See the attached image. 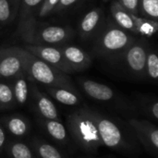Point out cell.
<instances>
[{
  "instance_id": "obj_1",
  "label": "cell",
  "mask_w": 158,
  "mask_h": 158,
  "mask_svg": "<svg viewBox=\"0 0 158 158\" xmlns=\"http://www.w3.org/2000/svg\"><path fill=\"white\" fill-rule=\"evenodd\" d=\"M69 134L83 151L95 153L103 146L97 124V111L89 107L79 108L67 117Z\"/></svg>"
},
{
  "instance_id": "obj_2",
  "label": "cell",
  "mask_w": 158,
  "mask_h": 158,
  "mask_svg": "<svg viewBox=\"0 0 158 158\" xmlns=\"http://www.w3.org/2000/svg\"><path fill=\"white\" fill-rule=\"evenodd\" d=\"M24 72L34 81L46 87H62L76 90L68 74L52 67L24 48H21Z\"/></svg>"
},
{
  "instance_id": "obj_3",
  "label": "cell",
  "mask_w": 158,
  "mask_h": 158,
  "mask_svg": "<svg viewBox=\"0 0 158 158\" xmlns=\"http://www.w3.org/2000/svg\"><path fill=\"white\" fill-rule=\"evenodd\" d=\"M97 124L103 145L118 151H131L135 147V137L132 130L129 131L128 123L125 125L117 118L102 114L97 111Z\"/></svg>"
},
{
  "instance_id": "obj_4",
  "label": "cell",
  "mask_w": 158,
  "mask_h": 158,
  "mask_svg": "<svg viewBox=\"0 0 158 158\" xmlns=\"http://www.w3.org/2000/svg\"><path fill=\"white\" fill-rule=\"evenodd\" d=\"M134 38L129 31L121 29L116 23H109L100 30L95 40V51L97 54L119 57L133 42Z\"/></svg>"
},
{
  "instance_id": "obj_5",
  "label": "cell",
  "mask_w": 158,
  "mask_h": 158,
  "mask_svg": "<svg viewBox=\"0 0 158 158\" xmlns=\"http://www.w3.org/2000/svg\"><path fill=\"white\" fill-rule=\"evenodd\" d=\"M71 30L61 26H44L36 25L22 38L29 44L53 45L59 46L70 38Z\"/></svg>"
},
{
  "instance_id": "obj_6",
  "label": "cell",
  "mask_w": 158,
  "mask_h": 158,
  "mask_svg": "<svg viewBox=\"0 0 158 158\" xmlns=\"http://www.w3.org/2000/svg\"><path fill=\"white\" fill-rule=\"evenodd\" d=\"M148 45L142 40H133L121 56L127 69L135 77L143 78L146 76V57Z\"/></svg>"
},
{
  "instance_id": "obj_7",
  "label": "cell",
  "mask_w": 158,
  "mask_h": 158,
  "mask_svg": "<svg viewBox=\"0 0 158 158\" xmlns=\"http://www.w3.org/2000/svg\"><path fill=\"white\" fill-rule=\"evenodd\" d=\"M135 138L146 151L156 156L158 152V129L149 120L131 118L128 121Z\"/></svg>"
},
{
  "instance_id": "obj_8",
  "label": "cell",
  "mask_w": 158,
  "mask_h": 158,
  "mask_svg": "<svg viewBox=\"0 0 158 158\" xmlns=\"http://www.w3.org/2000/svg\"><path fill=\"white\" fill-rule=\"evenodd\" d=\"M24 72V62L20 47L0 49V79H14Z\"/></svg>"
},
{
  "instance_id": "obj_9",
  "label": "cell",
  "mask_w": 158,
  "mask_h": 158,
  "mask_svg": "<svg viewBox=\"0 0 158 158\" xmlns=\"http://www.w3.org/2000/svg\"><path fill=\"white\" fill-rule=\"evenodd\" d=\"M31 54L34 55L38 58L46 62L47 64L55 67L60 71L69 74L72 73L71 69L68 66L63 56V54L59 46L53 45H40V44H26L25 48Z\"/></svg>"
},
{
  "instance_id": "obj_10",
  "label": "cell",
  "mask_w": 158,
  "mask_h": 158,
  "mask_svg": "<svg viewBox=\"0 0 158 158\" xmlns=\"http://www.w3.org/2000/svg\"><path fill=\"white\" fill-rule=\"evenodd\" d=\"M43 2L44 0H20L18 30L22 37L36 25L35 17L38 16Z\"/></svg>"
},
{
  "instance_id": "obj_11",
  "label": "cell",
  "mask_w": 158,
  "mask_h": 158,
  "mask_svg": "<svg viewBox=\"0 0 158 158\" xmlns=\"http://www.w3.org/2000/svg\"><path fill=\"white\" fill-rule=\"evenodd\" d=\"M59 48L63 54L66 63L71 69L72 72L86 69L92 63V59L89 55L77 46L62 44L59 45Z\"/></svg>"
},
{
  "instance_id": "obj_12",
  "label": "cell",
  "mask_w": 158,
  "mask_h": 158,
  "mask_svg": "<svg viewBox=\"0 0 158 158\" xmlns=\"http://www.w3.org/2000/svg\"><path fill=\"white\" fill-rule=\"evenodd\" d=\"M104 14L101 8H94L87 12L81 19L79 26V32L82 39H89L97 33L101 28Z\"/></svg>"
},
{
  "instance_id": "obj_13",
  "label": "cell",
  "mask_w": 158,
  "mask_h": 158,
  "mask_svg": "<svg viewBox=\"0 0 158 158\" xmlns=\"http://www.w3.org/2000/svg\"><path fill=\"white\" fill-rule=\"evenodd\" d=\"M80 85L84 93L95 101L111 102L116 97L115 92L106 84L92 80H81Z\"/></svg>"
},
{
  "instance_id": "obj_14",
  "label": "cell",
  "mask_w": 158,
  "mask_h": 158,
  "mask_svg": "<svg viewBox=\"0 0 158 158\" xmlns=\"http://www.w3.org/2000/svg\"><path fill=\"white\" fill-rule=\"evenodd\" d=\"M31 94L36 112L41 117V118L59 119L57 109L55 104L47 95L39 91V89L35 85H33L31 88Z\"/></svg>"
},
{
  "instance_id": "obj_15",
  "label": "cell",
  "mask_w": 158,
  "mask_h": 158,
  "mask_svg": "<svg viewBox=\"0 0 158 158\" xmlns=\"http://www.w3.org/2000/svg\"><path fill=\"white\" fill-rule=\"evenodd\" d=\"M110 12L112 18L118 27L129 32L137 33V28L133 16L130 14L126 9H124L118 0H114L111 3Z\"/></svg>"
},
{
  "instance_id": "obj_16",
  "label": "cell",
  "mask_w": 158,
  "mask_h": 158,
  "mask_svg": "<svg viewBox=\"0 0 158 158\" xmlns=\"http://www.w3.org/2000/svg\"><path fill=\"white\" fill-rule=\"evenodd\" d=\"M2 124L11 135L16 137L26 136L31 130L30 121L25 117L18 114L4 118L2 119Z\"/></svg>"
},
{
  "instance_id": "obj_17",
  "label": "cell",
  "mask_w": 158,
  "mask_h": 158,
  "mask_svg": "<svg viewBox=\"0 0 158 158\" xmlns=\"http://www.w3.org/2000/svg\"><path fill=\"white\" fill-rule=\"evenodd\" d=\"M39 123L44 130V131L56 142L66 144L68 142V132L66 127L59 119H45L41 118Z\"/></svg>"
},
{
  "instance_id": "obj_18",
  "label": "cell",
  "mask_w": 158,
  "mask_h": 158,
  "mask_svg": "<svg viewBox=\"0 0 158 158\" xmlns=\"http://www.w3.org/2000/svg\"><path fill=\"white\" fill-rule=\"evenodd\" d=\"M46 92L56 101L66 106H77L81 102V97L76 90L62 87H46Z\"/></svg>"
},
{
  "instance_id": "obj_19",
  "label": "cell",
  "mask_w": 158,
  "mask_h": 158,
  "mask_svg": "<svg viewBox=\"0 0 158 158\" xmlns=\"http://www.w3.org/2000/svg\"><path fill=\"white\" fill-rule=\"evenodd\" d=\"M12 90L16 106L25 105L29 97V85L25 72H21L14 78Z\"/></svg>"
},
{
  "instance_id": "obj_20",
  "label": "cell",
  "mask_w": 158,
  "mask_h": 158,
  "mask_svg": "<svg viewBox=\"0 0 158 158\" xmlns=\"http://www.w3.org/2000/svg\"><path fill=\"white\" fill-rule=\"evenodd\" d=\"M20 0H0V23H11L19 15Z\"/></svg>"
},
{
  "instance_id": "obj_21",
  "label": "cell",
  "mask_w": 158,
  "mask_h": 158,
  "mask_svg": "<svg viewBox=\"0 0 158 158\" xmlns=\"http://www.w3.org/2000/svg\"><path fill=\"white\" fill-rule=\"evenodd\" d=\"M31 145L39 158H64L55 146L43 140L36 138L31 142Z\"/></svg>"
},
{
  "instance_id": "obj_22",
  "label": "cell",
  "mask_w": 158,
  "mask_h": 158,
  "mask_svg": "<svg viewBox=\"0 0 158 158\" xmlns=\"http://www.w3.org/2000/svg\"><path fill=\"white\" fill-rule=\"evenodd\" d=\"M5 150L9 158H35L27 144L18 141H12L6 143Z\"/></svg>"
},
{
  "instance_id": "obj_23",
  "label": "cell",
  "mask_w": 158,
  "mask_h": 158,
  "mask_svg": "<svg viewBox=\"0 0 158 158\" xmlns=\"http://www.w3.org/2000/svg\"><path fill=\"white\" fill-rule=\"evenodd\" d=\"M133 18L137 28V33H141L142 35L151 37L157 31V21L143 17L142 18L140 16H133Z\"/></svg>"
},
{
  "instance_id": "obj_24",
  "label": "cell",
  "mask_w": 158,
  "mask_h": 158,
  "mask_svg": "<svg viewBox=\"0 0 158 158\" xmlns=\"http://www.w3.org/2000/svg\"><path fill=\"white\" fill-rule=\"evenodd\" d=\"M16 106L12 85L6 81H0V110L13 108Z\"/></svg>"
},
{
  "instance_id": "obj_25",
  "label": "cell",
  "mask_w": 158,
  "mask_h": 158,
  "mask_svg": "<svg viewBox=\"0 0 158 158\" xmlns=\"http://www.w3.org/2000/svg\"><path fill=\"white\" fill-rule=\"evenodd\" d=\"M143 18L157 21L158 0H139V14Z\"/></svg>"
},
{
  "instance_id": "obj_26",
  "label": "cell",
  "mask_w": 158,
  "mask_h": 158,
  "mask_svg": "<svg viewBox=\"0 0 158 158\" xmlns=\"http://www.w3.org/2000/svg\"><path fill=\"white\" fill-rule=\"evenodd\" d=\"M146 76L154 81L158 79V56L155 51L149 49L146 57Z\"/></svg>"
},
{
  "instance_id": "obj_27",
  "label": "cell",
  "mask_w": 158,
  "mask_h": 158,
  "mask_svg": "<svg viewBox=\"0 0 158 158\" xmlns=\"http://www.w3.org/2000/svg\"><path fill=\"white\" fill-rule=\"evenodd\" d=\"M143 113L154 121L158 119V102L156 99H148L141 105Z\"/></svg>"
},
{
  "instance_id": "obj_28",
  "label": "cell",
  "mask_w": 158,
  "mask_h": 158,
  "mask_svg": "<svg viewBox=\"0 0 158 158\" xmlns=\"http://www.w3.org/2000/svg\"><path fill=\"white\" fill-rule=\"evenodd\" d=\"M58 1L59 0H44L42 6L40 7L38 16L40 18H44V17L48 16L50 13H52L55 10Z\"/></svg>"
},
{
  "instance_id": "obj_29",
  "label": "cell",
  "mask_w": 158,
  "mask_h": 158,
  "mask_svg": "<svg viewBox=\"0 0 158 158\" xmlns=\"http://www.w3.org/2000/svg\"><path fill=\"white\" fill-rule=\"evenodd\" d=\"M122 6L132 16H139V0H118Z\"/></svg>"
},
{
  "instance_id": "obj_30",
  "label": "cell",
  "mask_w": 158,
  "mask_h": 158,
  "mask_svg": "<svg viewBox=\"0 0 158 158\" xmlns=\"http://www.w3.org/2000/svg\"><path fill=\"white\" fill-rule=\"evenodd\" d=\"M78 0H59L55 10L53 12H59L61 10H64L66 8H69L70 6L75 4Z\"/></svg>"
},
{
  "instance_id": "obj_31",
  "label": "cell",
  "mask_w": 158,
  "mask_h": 158,
  "mask_svg": "<svg viewBox=\"0 0 158 158\" xmlns=\"http://www.w3.org/2000/svg\"><path fill=\"white\" fill-rule=\"evenodd\" d=\"M6 144V137L5 130L2 127V125L0 124V155L5 150Z\"/></svg>"
},
{
  "instance_id": "obj_32",
  "label": "cell",
  "mask_w": 158,
  "mask_h": 158,
  "mask_svg": "<svg viewBox=\"0 0 158 158\" xmlns=\"http://www.w3.org/2000/svg\"><path fill=\"white\" fill-rule=\"evenodd\" d=\"M104 1H109V0H104Z\"/></svg>"
}]
</instances>
